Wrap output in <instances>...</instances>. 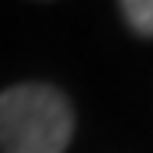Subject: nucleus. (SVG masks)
<instances>
[{
	"instance_id": "2",
	"label": "nucleus",
	"mask_w": 153,
	"mask_h": 153,
	"mask_svg": "<svg viewBox=\"0 0 153 153\" xmlns=\"http://www.w3.org/2000/svg\"><path fill=\"white\" fill-rule=\"evenodd\" d=\"M127 26L140 36H153V0H121Z\"/></svg>"
},
{
	"instance_id": "1",
	"label": "nucleus",
	"mask_w": 153,
	"mask_h": 153,
	"mask_svg": "<svg viewBox=\"0 0 153 153\" xmlns=\"http://www.w3.org/2000/svg\"><path fill=\"white\" fill-rule=\"evenodd\" d=\"M75 130L68 98L52 85L0 91V153H65Z\"/></svg>"
}]
</instances>
